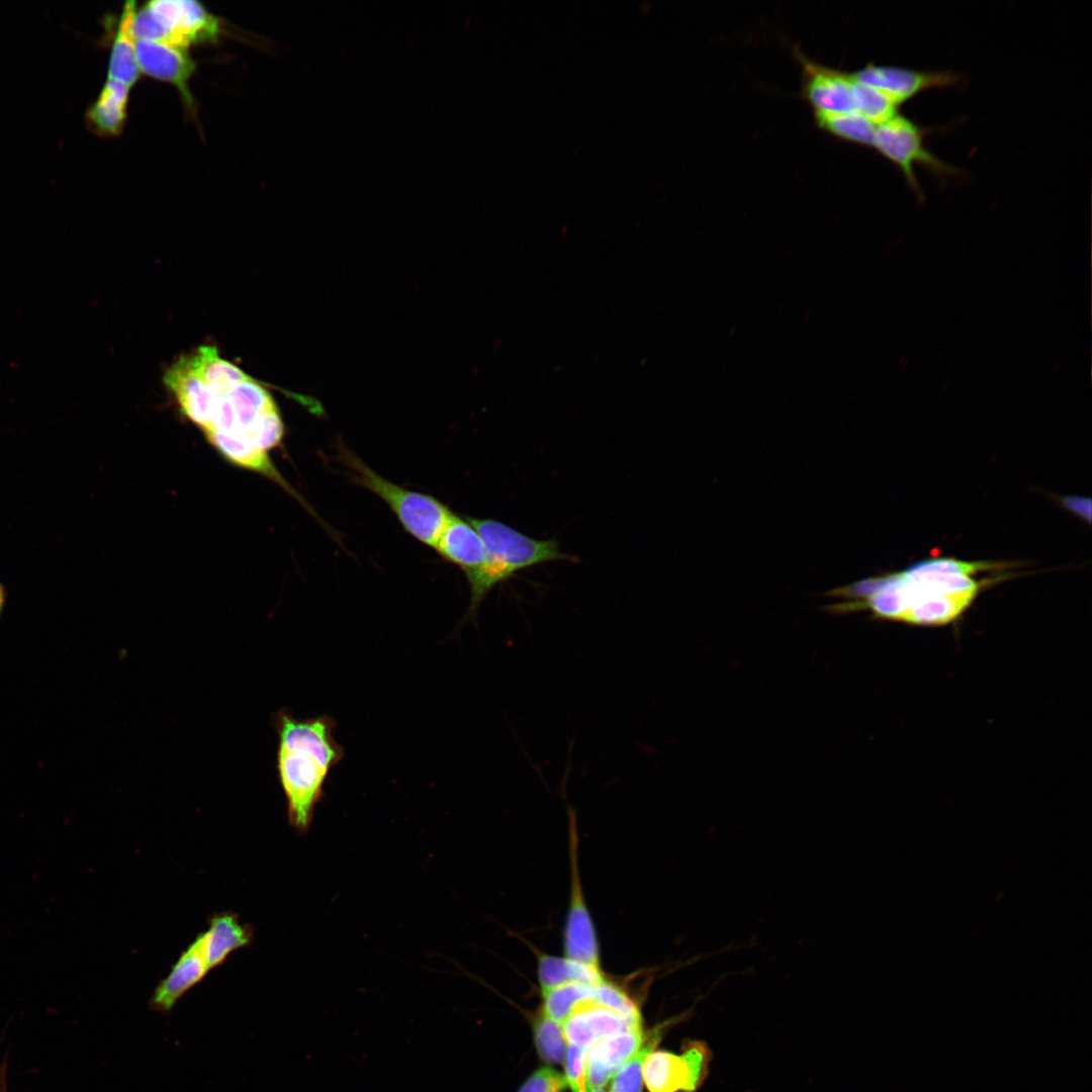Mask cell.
<instances>
[{
	"mask_svg": "<svg viewBox=\"0 0 1092 1092\" xmlns=\"http://www.w3.org/2000/svg\"><path fill=\"white\" fill-rule=\"evenodd\" d=\"M135 11L134 1L124 3L111 48L107 78L129 87L135 84L141 75L132 33Z\"/></svg>",
	"mask_w": 1092,
	"mask_h": 1092,
	"instance_id": "cell-18",
	"label": "cell"
},
{
	"mask_svg": "<svg viewBox=\"0 0 1092 1092\" xmlns=\"http://www.w3.org/2000/svg\"><path fill=\"white\" fill-rule=\"evenodd\" d=\"M4 603H5V590H4L3 585L0 583V614H1L2 610H3Z\"/></svg>",
	"mask_w": 1092,
	"mask_h": 1092,
	"instance_id": "cell-30",
	"label": "cell"
},
{
	"mask_svg": "<svg viewBox=\"0 0 1092 1092\" xmlns=\"http://www.w3.org/2000/svg\"><path fill=\"white\" fill-rule=\"evenodd\" d=\"M534 1041L540 1058L549 1064L564 1060L568 1042L563 1027L540 1012L533 1024Z\"/></svg>",
	"mask_w": 1092,
	"mask_h": 1092,
	"instance_id": "cell-25",
	"label": "cell"
},
{
	"mask_svg": "<svg viewBox=\"0 0 1092 1092\" xmlns=\"http://www.w3.org/2000/svg\"><path fill=\"white\" fill-rule=\"evenodd\" d=\"M664 1027V1026H663ZM662 1026L654 1028L640 1049L630 1058L615 1075L610 1092H641L643 1085V1066L648 1054L662 1036Z\"/></svg>",
	"mask_w": 1092,
	"mask_h": 1092,
	"instance_id": "cell-24",
	"label": "cell"
},
{
	"mask_svg": "<svg viewBox=\"0 0 1092 1092\" xmlns=\"http://www.w3.org/2000/svg\"><path fill=\"white\" fill-rule=\"evenodd\" d=\"M565 1080L571 1092H589L587 1050L568 1044L564 1057Z\"/></svg>",
	"mask_w": 1092,
	"mask_h": 1092,
	"instance_id": "cell-27",
	"label": "cell"
},
{
	"mask_svg": "<svg viewBox=\"0 0 1092 1092\" xmlns=\"http://www.w3.org/2000/svg\"><path fill=\"white\" fill-rule=\"evenodd\" d=\"M278 735L276 766L285 795L290 826L306 832L331 770L345 750L334 737L336 721L329 715L296 718L283 709L275 714Z\"/></svg>",
	"mask_w": 1092,
	"mask_h": 1092,
	"instance_id": "cell-3",
	"label": "cell"
},
{
	"mask_svg": "<svg viewBox=\"0 0 1092 1092\" xmlns=\"http://www.w3.org/2000/svg\"><path fill=\"white\" fill-rule=\"evenodd\" d=\"M339 453L341 462L352 471L354 482L383 499L410 535L434 548L453 514L450 509L433 495L385 479L344 446H340Z\"/></svg>",
	"mask_w": 1092,
	"mask_h": 1092,
	"instance_id": "cell-5",
	"label": "cell"
},
{
	"mask_svg": "<svg viewBox=\"0 0 1092 1092\" xmlns=\"http://www.w3.org/2000/svg\"><path fill=\"white\" fill-rule=\"evenodd\" d=\"M925 130L914 121L898 113L876 126L873 147L903 174L907 186L923 199V190L915 174V166H922L939 178L956 176L960 172L932 154L924 143Z\"/></svg>",
	"mask_w": 1092,
	"mask_h": 1092,
	"instance_id": "cell-7",
	"label": "cell"
},
{
	"mask_svg": "<svg viewBox=\"0 0 1092 1092\" xmlns=\"http://www.w3.org/2000/svg\"><path fill=\"white\" fill-rule=\"evenodd\" d=\"M1011 567V562L930 557L829 590L826 596L842 601L826 610L834 615L867 611L875 620L911 626H945L961 619L983 589L1012 577L1003 573L976 578L978 573Z\"/></svg>",
	"mask_w": 1092,
	"mask_h": 1092,
	"instance_id": "cell-2",
	"label": "cell"
},
{
	"mask_svg": "<svg viewBox=\"0 0 1092 1092\" xmlns=\"http://www.w3.org/2000/svg\"><path fill=\"white\" fill-rule=\"evenodd\" d=\"M136 60L141 73L173 85L179 92L187 113L195 118L197 104L190 90L196 63L188 50L148 40H135Z\"/></svg>",
	"mask_w": 1092,
	"mask_h": 1092,
	"instance_id": "cell-10",
	"label": "cell"
},
{
	"mask_svg": "<svg viewBox=\"0 0 1092 1092\" xmlns=\"http://www.w3.org/2000/svg\"><path fill=\"white\" fill-rule=\"evenodd\" d=\"M211 971L202 933L182 951L169 974L157 985L150 1006L155 1011L169 1012L177 1001Z\"/></svg>",
	"mask_w": 1092,
	"mask_h": 1092,
	"instance_id": "cell-12",
	"label": "cell"
},
{
	"mask_svg": "<svg viewBox=\"0 0 1092 1092\" xmlns=\"http://www.w3.org/2000/svg\"><path fill=\"white\" fill-rule=\"evenodd\" d=\"M1058 500L1062 508L1069 513L1073 514L1077 518L1091 523V498L1083 495H1064L1058 496Z\"/></svg>",
	"mask_w": 1092,
	"mask_h": 1092,
	"instance_id": "cell-29",
	"label": "cell"
},
{
	"mask_svg": "<svg viewBox=\"0 0 1092 1092\" xmlns=\"http://www.w3.org/2000/svg\"><path fill=\"white\" fill-rule=\"evenodd\" d=\"M201 933L211 970L223 964L234 951L250 945L254 937L253 927L230 911L213 914L208 928Z\"/></svg>",
	"mask_w": 1092,
	"mask_h": 1092,
	"instance_id": "cell-17",
	"label": "cell"
},
{
	"mask_svg": "<svg viewBox=\"0 0 1092 1092\" xmlns=\"http://www.w3.org/2000/svg\"><path fill=\"white\" fill-rule=\"evenodd\" d=\"M534 953L541 991L571 982L596 986L606 977L602 969L587 967L564 956L557 957L540 950Z\"/></svg>",
	"mask_w": 1092,
	"mask_h": 1092,
	"instance_id": "cell-20",
	"label": "cell"
},
{
	"mask_svg": "<svg viewBox=\"0 0 1092 1092\" xmlns=\"http://www.w3.org/2000/svg\"><path fill=\"white\" fill-rule=\"evenodd\" d=\"M566 1087L565 1077L560 1072L544 1067L536 1070L518 1092H563Z\"/></svg>",
	"mask_w": 1092,
	"mask_h": 1092,
	"instance_id": "cell-28",
	"label": "cell"
},
{
	"mask_svg": "<svg viewBox=\"0 0 1092 1092\" xmlns=\"http://www.w3.org/2000/svg\"><path fill=\"white\" fill-rule=\"evenodd\" d=\"M851 76L880 90L899 106L923 91L952 87L961 81L960 75L952 72L918 71L872 64Z\"/></svg>",
	"mask_w": 1092,
	"mask_h": 1092,
	"instance_id": "cell-11",
	"label": "cell"
},
{
	"mask_svg": "<svg viewBox=\"0 0 1092 1092\" xmlns=\"http://www.w3.org/2000/svg\"><path fill=\"white\" fill-rule=\"evenodd\" d=\"M815 119L819 127L841 140L873 147L877 125L856 111L848 113L815 111Z\"/></svg>",
	"mask_w": 1092,
	"mask_h": 1092,
	"instance_id": "cell-21",
	"label": "cell"
},
{
	"mask_svg": "<svg viewBox=\"0 0 1092 1092\" xmlns=\"http://www.w3.org/2000/svg\"><path fill=\"white\" fill-rule=\"evenodd\" d=\"M703 1041L690 1040L680 1054L652 1050L643 1066V1082L649 1092H696L703 1084L711 1061Z\"/></svg>",
	"mask_w": 1092,
	"mask_h": 1092,
	"instance_id": "cell-9",
	"label": "cell"
},
{
	"mask_svg": "<svg viewBox=\"0 0 1092 1092\" xmlns=\"http://www.w3.org/2000/svg\"><path fill=\"white\" fill-rule=\"evenodd\" d=\"M562 1027L568 1044L588 1051L602 1038L642 1025L628 1021L594 998L578 1003Z\"/></svg>",
	"mask_w": 1092,
	"mask_h": 1092,
	"instance_id": "cell-14",
	"label": "cell"
},
{
	"mask_svg": "<svg viewBox=\"0 0 1092 1092\" xmlns=\"http://www.w3.org/2000/svg\"><path fill=\"white\" fill-rule=\"evenodd\" d=\"M164 382L180 412L233 464L263 474L300 499L268 452L281 445L284 425L275 400L259 381L206 347L179 357Z\"/></svg>",
	"mask_w": 1092,
	"mask_h": 1092,
	"instance_id": "cell-1",
	"label": "cell"
},
{
	"mask_svg": "<svg viewBox=\"0 0 1092 1092\" xmlns=\"http://www.w3.org/2000/svg\"><path fill=\"white\" fill-rule=\"evenodd\" d=\"M220 19L193 0H154L136 8L132 33L135 40L166 43L188 50L190 46L216 42Z\"/></svg>",
	"mask_w": 1092,
	"mask_h": 1092,
	"instance_id": "cell-6",
	"label": "cell"
},
{
	"mask_svg": "<svg viewBox=\"0 0 1092 1092\" xmlns=\"http://www.w3.org/2000/svg\"><path fill=\"white\" fill-rule=\"evenodd\" d=\"M447 561L460 567L465 576L478 570L486 561L484 543L467 518L452 514L434 546Z\"/></svg>",
	"mask_w": 1092,
	"mask_h": 1092,
	"instance_id": "cell-16",
	"label": "cell"
},
{
	"mask_svg": "<svg viewBox=\"0 0 1092 1092\" xmlns=\"http://www.w3.org/2000/svg\"><path fill=\"white\" fill-rule=\"evenodd\" d=\"M541 1012L561 1025L580 1002L595 998V986L571 982L542 991Z\"/></svg>",
	"mask_w": 1092,
	"mask_h": 1092,
	"instance_id": "cell-22",
	"label": "cell"
},
{
	"mask_svg": "<svg viewBox=\"0 0 1092 1092\" xmlns=\"http://www.w3.org/2000/svg\"><path fill=\"white\" fill-rule=\"evenodd\" d=\"M851 93L855 111L875 125H879L899 113V105L887 95L853 78Z\"/></svg>",
	"mask_w": 1092,
	"mask_h": 1092,
	"instance_id": "cell-23",
	"label": "cell"
},
{
	"mask_svg": "<svg viewBox=\"0 0 1092 1092\" xmlns=\"http://www.w3.org/2000/svg\"><path fill=\"white\" fill-rule=\"evenodd\" d=\"M130 87L107 79L87 112L91 126L103 135H118L125 124Z\"/></svg>",
	"mask_w": 1092,
	"mask_h": 1092,
	"instance_id": "cell-19",
	"label": "cell"
},
{
	"mask_svg": "<svg viewBox=\"0 0 1092 1092\" xmlns=\"http://www.w3.org/2000/svg\"><path fill=\"white\" fill-rule=\"evenodd\" d=\"M595 1000L614 1010L628 1021L641 1024V1014L636 1002L623 987L607 977L595 986Z\"/></svg>",
	"mask_w": 1092,
	"mask_h": 1092,
	"instance_id": "cell-26",
	"label": "cell"
},
{
	"mask_svg": "<svg viewBox=\"0 0 1092 1092\" xmlns=\"http://www.w3.org/2000/svg\"><path fill=\"white\" fill-rule=\"evenodd\" d=\"M467 520L479 533L486 551L485 563L466 576L470 589L467 618L475 619L489 592L517 572L551 561H574V557L563 553L553 539L531 538L495 520L471 517Z\"/></svg>",
	"mask_w": 1092,
	"mask_h": 1092,
	"instance_id": "cell-4",
	"label": "cell"
},
{
	"mask_svg": "<svg viewBox=\"0 0 1092 1092\" xmlns=\"http://www.w3.org/2000/svg\"><path fill=\"white\" fill-rule=\"evenodd\" d=\"M646 1035L642 1027L629 1028L597 1041L587 1051L589 1089L605 1088L630 1058L640 1049Z\"/></svg>",
	"mask_w": 1092,
	"mask_h": 1092,
	"instance_id": "cell-15",
	"label": "cell"
},
{
	"mask_svg": "<svg viewBox=\"0 0 1092 1092\" xmlns=\"http://www.w3.org/2000/svg\"><path fill=\"white\" fill-rule=\"evenodd\" d=\"M797 57L803 67V93L815 111H855L851 75L813 63L801 53Z\"/></svg>",
	"mask_w": 1092,
	"mask_h": 1092,
	"instance_id": "cell-13",
	"label": "cell"
},
{
	"mask_svg": "<svg viewBox=\"0 0 1092 1092\" xmlns=\"http://www.w3.org/2000/svg\"><path fill=\"white\" fill-rule=\"evenodd\" d=\"M570 885L569 901L562 932L563 956L587 967L601 968L598 934L585 902L578 863L576 813L568 808Z\"/></svg>",
	"mask_w": 1092,
	"mask_h": 1092,
	"instance_id": "cell-8",
	"label": "cell"
}]
</instances>
